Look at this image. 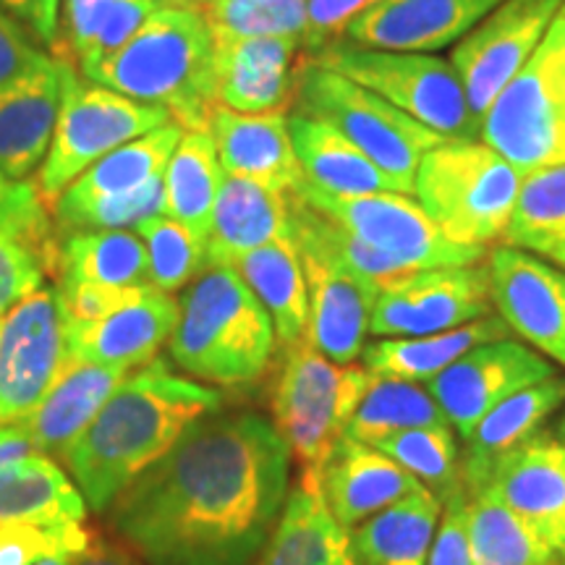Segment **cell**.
Here are the masks:
<instances>
[{"label":"cell","instance_id":"obj_59","mask_svg":"<svg viewBox=\"0 0 565 565\" xmlns=\"http://www.w3.org/2000/svg\"><path fill=\"white\" fill-rule=\"evenodd\" d=\"M557 561H561V565H565V545L561 547V553H557Z\"/></svg>","mask_w":565,"mask_h":565},{"label":"cell","instance_id":"obj_9","mask_svg":"<svg viewBox=\"0 0 565 565\" xmlns=\"http://www.w3.org/2000/svg\"><path fill=\"white\" fill-rule=\"evenodd\" d=\"M171 113L147 105L95 82H82L74 63L66 61V87L51 150L40 168L38 194L45 207L97 160L160 126L171 124Z\"/></svg>","mask_w":565,"mask_h":565},{"label":"cell","instance_id":"obj_56","mask_svg":"<svg viewBox=\"0 0 565 565\" xmlns=\"http://www.w3.org/2000/svg\"><path fill=\"white\" fill-rule=\"evenodd\" d=\"M79 557H68V555H55V557H45V561L34 563V565H76Z\"/></svg>","mask_w":565,"mask_h":565},{"label":"cell","instance_id":"obj_8","mask_svg":"<svg viewBox=\"0 0 565 565\" xmlns=\"http://www.w3.org/2000/svg\"><path fill=\"white\" fill-rule=\"evenodd\" d=\"M312 63L372 89L445 139L482 141V121L471 110L461 76L448 61L427 53L374 51L333 42L312 55Z\"/></svg>","mask_w":565,"mask_h":565},{"label":"cell","instance_id":"obj_36","mask_svg":"<svg viewBox=\"0 0 565 565\" xmlns=\"http://www.w3.org/2000/svg\"><path fill=\"white\" fill-rule=\"evenodd\" d=\"M58 282L134 288L152 286L150 257L137 231H71L58 249Z\"/></svg>","mask_w":565,"mask_h":565},{"label":"cell","instance_id":"obj_32","mask_svg":"<svg viewBox=\"0 0 565 565\" xmlns=\"http://www.w3.org/2000/svg\"><path fill=\"white\" fill-rule=\"evenodd\" d=\"M87 503L51 456L32 454L0 469V526L84 521Z\"/></svg>","mask_w":565,"mask_h":565},{"label":"cell","instance_id":"obj_39","mask_svg":"<svg viewBox=\"0 0 565 565\" xmlns=\"http://www.w3.org/2000/svg\"><path fill=\"white\" fill-rule=\"evenodd\" d=\"M419 427H450L427 387L408 383V380L372 374L370 387L353 408L351 419L345 422L343 437L377 445L385 437Z\"/></svg>","mask_w":565,"mask_h":565},{"label":"cell","instance_id":"obj_16","mask_svg":"<svg viewBox=\"0 0 565 565\" xmlns=\"http://www.w3.org/2000/svg\"><path fill=\"white\" fill-rule=\"evenodd\" d=\"M498 315L529 345L565 366V270L515 246H498L487 259Z\"/></svg>","mask_w":565,"mask_h":565},{"label":"cell","instance_id":"obj_62","mask_svg":"<svg viewBox=\"0 0 565 565\" xmlns=\"http://www.w3.org/2000/svg\"><path fill=\"white\" fill-rule=\"evenodd\" d=\"M194 3H200V0H194Z\"/></svg>","mask_w":565,"mask_h":565},{"label":"cell","instance_id":"obj_34","mask_svg":"<svg viewBox=\"0 0 565 565\" xmlns=\"http://www.w3.org/2000/svg\"><path fill=\"white\" fill-rule=\"evenodd\" d=\"M58 249L61 242L40 194L0 225V317L45 286L47 275L58 270Z\"/></svg>","mask_w":565,"mask_h":565},{"label":"cell","instance_id":"obj_44","mask_svg":"<svg viewBox=\"0 0 565 565\" xmlns=\"http://www.w3.org/2000/svg\"><path fill=\"white\" fill-rule=\"evenodd\" d=\"M95 545V536L82 521L42 526L9 524L0 526V565H34L45 557H82Z\"/></svg>","mask_w":565,"mask_h":565},{"label":"cell","instance_id":"obj_5","mask_svg":"<svg viewBox=\"0 0 565 565\" xmlns=\"http://www.w3.org/2000/svg\"><path fill=\"white\" fill-rule=\"evenodd\" d=\"M521 183L524 175L492 147L445 139L422 158L414 194L450 242L487 249L505 238Z\"/></svg>","mask_w":565,"mask_h":565},{"label":"cell","instance_id":"obj_19","mask_svg":"<svg viewBox=\"0 0 565 565\" xmlns=\"http://www.w3.org/2000/svg\"><path fill=\"white\" fill-rule=\"evenodd\" d=\"M505 0H380L345 30L353 45L433 53L463 40Z\"/></svg>","mask_w":565,"mask_h":565},{"label":"cell","instance_id":"obj_51","mask_svg":"<svg viewBox=\"0 0 565 565\" xmlns=\"http://www.w3.org/2000/svg\"><path fill=\"white\" fill-rule=\"evenodd\" d=\"M108 0H63V30H66V40H63V55L55 58L68 61V55H79L82 45L87 42L92 26H95L97 17H100Z\"/></svg>","mask_w":565,"mask_h":565},{"label":"cell","instance_id":"obj_1","mask_svg":"<svg viewBox=\"0 0 565 565\" xmlns=\"http://www.w3.org/2000/svg\"><path fill=\"white\" fill-rule=\"evenodd\" d=\"M291 492V450L254 412H212L108 508L150 565H252Z\"/></svg>","mask_w":565,"mask_h":565},{"label":"cell","instance_id":"obj_24","mask_svg":"<svg viewBox=\"0 0 565 565\" xmlns=\"http://www.w3.org/2000/svg\"><path fill=\"white\" fill-rule=\"evenodd\" d=\"M299 47L286 38H215V105L236 113L286 110Z\"/></svg>","mask_w":565,"mask_h":565},{"label":"cell","instance_id":"obj_60","mask_svg":"<svg viewBox=\"0 0 565 565\" xmlns=\"http://www.w3.org/2000/svg\"><path fill=\"white\" fill-rule=\"evenodd\" d=\"M158 3H175V0H158Z\"/></svg>","mask_w":565,"mask_h":565},{"label":"cell","instance_id":"obj_23","mask_svg":"<svg viewBox=\"0 0 565 565\" xmlns=\"http://www.w3.org/2000/svg\"><path fill=\"white\" fill-rule=\"evenodd\" d=\"M320 490L333 519L345 532H353L366 519L422 490V484L374 445L341 437L320 471Z\"/></svg>","mask_w":565,"mask_h":565},{"label":"cell","instance_id":"obj_17","mask_svg":"<svg viewBox=\"0 0 565 565\" xmlns=\"http://www.w3.org/2000/svg\"><path fill=\"white\" fill-rule=\"evenodd\" d=\"M519 513L555 553L565 545V443L540 433L494 461L482 482ZM471 487V490H477Z\"/></svg>","mask_w":565,"mask_h":565},{"label":"cell","instance_id":"obj_25","mask_svg":"<svg viewBox=\"0 0 565 565\" xmlns=\"http://www.w3.org/2000/svg\"><path fill=\"white\" fill-rule=\"evenodd\" d=\"M291 194L225 175L207 233V265L236 267L259 246L291 238Z\"/></svg>","mask_w":565,"mask_h":565},{"label":"cell","instance_id":"obj_48","mask_svg":"<svg viewBox=\"0 0 565 565\" xmlns=\"http://www.w3.org/2000/svg\"><path fill=\"white\" fill-rule=\"evenodd\" d=\"M380 0H307L309 17V45L307 47H324L330 40L341 38L345 30L377 6Z\"/></svg>","mask_w":565,"mask_h":565},{"label":"cell","instance_id":"obj_52","mask_svg":"<svg viewBox=\"0 0 565 565\" xmlns=\"http://www.w3.org/2000/svg\"><path fill=\"white\" fill-rule=\"evenodd\" d=\"M32 454H38V450H34L30 435L24 433L19 422L0 424V469Z\"/></svg>","mask_w":565,"mask_h":565},{"label":"cell","instance_id":"obj_27","mask_svg":"<svg viewBox=\"0 0 565 565\" xmlns=\"http://www.w3.org/2000/svg\"><path fill=\"white\" fill-rule=\"evenodd\" d=\"M288 131H291L303 181L312 183L320 192L341 196L401 192L391 175L380 171L356 145H351L341 131L320 118L294 113L288 118Z\"/></svg>","mask_w":565,"mask_h":565},{"label":"cell","instance_id":"obj_15","mask_svg":"<svg viewBox=\"0 0 565 565\" xmlns=\"http://www.w3.org/2000/svg\"><path fill=\"white\" fill-rule=\"evenodd\" d=\"M553 374L555 366L545 356L513 338H505L463 353L456 364L424 383V387L443 408L456 435L469 440L477 424L494 406Z\"/></svg>","mask_w":565,"mask_h":565},{"label":"cell","instance_id":"obj_63","mask_svg":"<svg viewBox=\"0 0 565 565\" xmlns=\"http://www.w3.org/2000/svg\"><path fill=\"white\" fill-rule=\"evenodd\" d=\"M204 3H207V0H204Z\"/></svg>","mask_w":565,"mask_h":565},{"label":"cell","instance_id":"obj_31","mask_svg":"<svg viewBox=\"0 0 565 565\" xmlns=\"http://www.w3.org/2000/svg\"><path fill=\"white\" fill-rule=\"evenodd\" d=\"M443 503L427 487L385 508L351 536L353 565H427Z\"/></svg>","mask_w":565,"mask_h":565},{"label":"cell","instance_id":"obj_7","mask_svg":"<svg viewBox=\"0 0 565 565\" xmlns=\"http://www.w3.org/2000/svg\"><path fill=\"white\" fill-rule=\"evenodd\" d=\"M294 89L299 113L341 131L380 171L391 175L404 194H414L424 154L445 141L440 134L414 121L372 89L312 61L296 74Z\"/></svg>","mask_w":565,"mask_h":565},{"label":"cell","instance_id":"obj_61","mask_svg":"<svg viewBox=\"0 0 565 565\" xmlns=\"http://www.w3.org/2000/svg\"><path fill=\"white\" fill-rule=\"evenodd\" d=\"M0 328H3V317H0Z\"/></svg>","mask_w":565,"mask_h":565},{"label":"cell","instance_id":"obj_29","mask_svg":"<svg viewBox=\"0 0 565 565\" xmlns=\"http://www.w3.org/2000/svg\"><path fill=\"white\" fill-rule=\"evenodd\" d=\"M565 404V377L542 380L513 393L503 404H498L482 422L477 424L475 433L469 435L466 450L461 456V479L463 490H471L482 482L487 469L498 461L500 456L513 450L515 445L526 443L529 437L540 435L550 416Z\"/></svg>","mask_w":565,"mask_h":565},{"label":"cell","instance_id":"obj_46","mask_svg":"<svg viewBox=\"0 0 565 565\" xmlns=\"http://www.w3.org/2000/svg\"><path fill=\"white\" fill-rule=\"evenodd\" d=\"M58 296L66 322H95L126 307L137 299L150 286L134 288H113V286H95V282H58Z\"/></svg>","mask_w":565,"mask_h":565},{"label":"cell","instance_id":"obj_42","mask_svg":"<svg viewBox=\"0 0 565 565\" xmlns=\"http://www.w3.org/2000/svg\"><path fill=\"white\" fill-rule=\"evenodd\" d=\"M212 38H286L309 45L307 0H207Z\"/></svg>","mask_w":565,"mask_h":565},{"label":"cell","instance_id":"obj_47","mask_svg":"<svg viewBox=\"0 0 565 565\" xmlns=\"http://www.w3.org/2000/svg\"><path fill=\"white\" fill-rule=\"evenodd\" d=\"M427 565H475L469 547V498L463 487L443 503Z\"/></svg>","mask_w":565,"mask_h":565},{"label":"cell","instance_id":"obj_45","mask_svg":"<svg viewBox=\"0 0 565 565\" xmlns=\"http://www.w3.org/2000/svg\"><path fill=\"white\" fill-rule=\"evenodd\" d=\"M158 0H108L100 17H97L95 26H92L87 42L82 45L76 63L82 71H87L116 53L118 47L126 45L134 32L145 24L152 11H158Z\"/></svg>","mask_w":565,"mask_h":565},{"label":"cell","instance_id":"obj_49","mask_svg":"<svg viewBox=\"0 0 565 565\" xmlns=\"http://www.w3.org/2000/svg\"><path fill=\"white\" fill-rule=\"evenodd\" d=\"M0 9L6 17L19 21L32 40H40L53 51L58 47L63 0H0Z\"/></svg>","mask_w":565,"mask_h":565},{"label":"cell","instance_id":"obj_54","mask_svg":"<svg viewBox=\"0 0 565 565\" xmlns=\"http://www.w3.org/2000/svg\"><path fill=\"white\" fill-rule=\"evenodd\" d=\"M76 565H141L134 561L129 553H124V550L113 547V545H105V542H95L87 553H84Z\"/></svg>","mask_w":565,"mask_h":565},{"label":"cell","instance_id":"obj_58","mask_svg":"<svg viewBox=\"0 0 565 565\" xmlns=\"http://www.w3.org/2000/svg\"><path fill=\"white\" fill-rule=\"evenodd\" d=\"M553 433H555L557 437H561V440L565 443V414L561 416V419H557V424H555V429H553Z\"/></svg>","mask_w":565,"mask_h":565},{"label":"cell","instance_id":"obj_40","mask_svg":"<svg viewBox=\"0 0 565 565\" xmlns=\"http://www.w3.org/2000/svg\"><path fill=\"white\" fill-rule=\"evenodd\" d=\"M505 246L536 252L542 257L565 246V162L524 175Z\"/></svg>","mask_w":565,"mask_h":565},{"label":"cell","instance_id":"obj_33","mask_svg":"<svg viewBox=\"0 0 565 565\" xmlns=\"http://www.w3.org/2000/svg\"><path fill=\"white\" fill-rule=\"evenodd\" d=\"M236 270L263 301L282 349L301 341L309 322V291L294 238H280L249 252L238 259Z\"/></svg>","mask_w":565,"mask_h":565},{"label":"cell","instance_id":"obj_6","mask_svg":"<svg viewBox=\"0 0 565 565\" xmlns=\"http://www.w3.org/2000/svg\"><path fill=\"white\" fill-rule=\"evenodd\" d=\"M370 383L366 366L330 362L307 338L282 349L273 424L299 461L301 479L320 482L322 466Z\"/></svg>","mask_w":565,"mask_h":565},{"label":"cell","instance_id":"obj_55","mask_svg":"<svg viewBox=\"0 0 565 565\" xmlns=\"http://www.w3.org/2000/svg\"><path fill=\"white\" fill-rule=\"evenodd\" d=\"M550 32H555L557 40H561L563 45H565V3H563V9L557 11V17H555L553 24H550Z\"/></svg>","mask_w":565,"mask_h":565},{"label":"cell","instance_id":"obj_10","mask_svg":"<svg viewBox=\"0 0 565 565\" xmlns=\"http://www.w3.org/2000/svg\"><path fill=\"white\" fill-rule=\"evenodd\" d=\"M482 139L521 175L565 162V45L555 32L494 97Z\"/></svg>","mask_w":565,"mask_h":565},{"label":"cell","instance_id":"obj_37","mask_svg":"<svg viewBox=\"0 0 565 565\" xmlns=\"http://www.w3.org/2000/svg\"><path fill=\"white\" fill-rule=\"evenodd\" d=\"M183 137L179 124H166L145 137L126 141L97 160L89 171H84L71 186L58 196L53 207H71V204H82L92 200H103V196H118L134 192L141 183L150 181L152 175L166 173L168 160Z\"/></svg>","mask_w":565,"mask_h":565},{"label":"cell","instance_id":"obj_57","mask_svg":"<svg viewBox=\"0 0 565 565\" xmlns=\"http://www.w3.org/2000/svg\"><path fill=\"white\" fill-rule=\"evenodd\" d=\"M550 263H553V265H557V267H563V270H565V246H563V249H557V252H553V254H550Z\"/></svg>","mask_w":565,"mask_h":565},{"label":"cell","instance_id":"obj_26","mask_svg":"<svg viewBox=\"0 0 565 565\" xmlns=\"http://www.w3.org/2000/svg\"><path fill=\"white\" fill-rule=\"evenodd\" d=\"M126 377L129 372L118 366L79 362L68 356L45 398L24 419H19L34 450L42 456H58L95 419Z\"/></svg>","mask_w":565,"mask_h":565},{"label":"cell","instance_id":"obj_30","mask_svg":"<svg viewBox=\"0 0 565 565\" xmlns=\"http://www.w3.org/2000/svg\"><path fill=\"white\" fill-rule=\"evenodd\" d=\"M511 338V328L503 317L487 315L482 320L461 324L445 333L419 335V338H383L364 345V366L377 377L408 380V383H429L437 374L456 364L463 353L477 345L505 341Z\"/></svg>","mask_w":565,"mask_h":565},{"label":"cell","instance_id":"obj_50","mask_svg":"<svg viewBox=\"0 0 565 565\" xmlns=\"http://www.w3.org/2000/svg\"><path fill=\"white\" fill-rule=\"evenodd\" d=\"M42 55L45 53L34 45L30 34L0 11V87L17 79L26 68H32Z\"/></svg>","mask_w":565,"mask_h":565},{"label":"cell","instance_id":"obj_2","mask_svg":"<svg viewBox=\"0 0 565 565\" xmlns=\"http://www.w3.org/2000/svg\"><path fill=\"white\" fill-rule=\"evenodd\" d=\"M223 408L215 387L179 377L162 359L139 366L58 458L84 503L108 513L126 487L158 463L204 414Z\"/></svg>","mask_w":565,"mask_h":565},{"label":"cell","instance_id":"obj_41","mask_svg":"<svg viewBox=\"0 0 565 565\" xmlns=\"http://www.w3.org/2000/svg\"><path fill=\"white\" fill-rule=\"evenodd\" d=\"M404 466L422 487H427L440 503L461 490V456H458L454 427H419L391 435L374 445Z\"/></svg>","mask_w":565,"mask_h":565},{"label":"cell","instance_id":"obj_13","mask_svg":"<svg viewBox=\"0 0 565 565\" xmlns=\"http://www.w3.org/2000/svg\"><path fill=\"white\" fill-rule=\"evenodd\" d=\"M68 362L66 315L55 286L24 296L0 328V424L24 419Z\"/></svg>","mask_w":565,"mask_h":565},{"label":"cell","instance_id":"obj_28","mask_svg":"<svg viewBox=\"0 0 565 565\" xmlns=\"http://www.w3.org/2000/svg\"><path fill=\"white\" fill-rule=\"evenodd\" d=\"M257 565H353L351 536L324 505L320 482L299 479L288 492Z\"/></svg>","mask_w":565,"mask_h":565},{"label":"cell","instance_id":"obj_21","mask_svg":"<svg viewBox=\"0 0 565 565\" xmlns=\"http://www.w3.org/2000/svg\"><path fill=\"white\" fill-rule=\"evenodd\" d=\"M181 317L173 294L150 286L145 294L95 322H66L68 356L129 372L150 364L171 341Z\"/></svg>","mask_w":565,"mask_h":565},{"label":"cell","instance_id":"obj_53","mask_svg":"<svg viewBox=\"0 0 565 565\" xmlns=\"http://www.w3.org/2000/svg\"><path fill=\"white\" fill-rule=\"evenodd\" d=\"M38 196V189L26 181H11L0 173V225L9 223L26 202Z\"/></svg>","mask_w":565,"mask_h":565},{"label":"cell","instance_id":"obj_12","mask_svg":"<svg viewBox=\"0 0 565 565\" xmlns=\"http://www.w3.org/2000/svg\"><path fill=\"white\" fill-rule=\"evenodd\" d=\"M494 312L487 265L429 267L380 282L370 333L419 338L456 330Z\"/></svg>","mask_w":565,"mask_h":565},{"label":"cell","instance_id":"obj_35","mask_svg":"<svg viewBox=\"0 0 565 565\" xmlns=\"http://www.w3.org/2000/svg\"><path fill=\"white\" fill-rule=\"evenodd\" d=\"M225 181L210 131H183L162 175V215L207 242L212 212Z\"/></svg>","mask_w":565,"mask_h":565},{"label":"cell","instance_id":"obj_22","mask_svg":"<svg viewBox=\"0 0 565 565\" xmlns=\"http://www.w3.org/2000/svg\"><path fill=\"white\" fill-rule=\"evenodd\" d=\"M207 131L225 175L294 192L303 173L294 152L286 110L236 113L215 105Z\"/></svg>","mask_w":565,"mask_h":565},{"label":"cell","instance_id":"obj_4","mask_svg":"<svg viewBox=\"0 0 565 565\" xmlns=\"http://www.w3.org/2000/svg\"><path fill=\"white\" fill-rule=\"evenodd\" d=\"M168 343L173 364L202 383L249 387L265 377L278 338L263 301L236 267L207 265L183 294Z\"/></svg>","mask_w":565,"mask_h":565},{"label":"cell","instance_id":"obj_38","mask_svg":"<svg viewBox=\"0 0 565 565\" xmlns=\"http://www.w3.org/2000/svg\"><path fill=\"white\" fill-rule=\"evenodd\" d=\"M475 565H561L553 547L490 487L466 490Z\"/></svg>","mask_w":565,"mask_h":565},{"label":"cell","instance_id":"obj_14","mask_svg":"<svg viewBox=\"0 0 565 565\" xmlns=\"http://www.w3.org/2000/svg\"><path fill=\"white\" fill-rule=\"evenodd\" d=\"M563 3L565 0H505L454 47L450 66L461 76L479 121L505 84L532 58Z\"/></svg>","mask_w":565,"mask_h":565},{"label":"cell","instance_id":"obj_3","mask_svg":"<svg viewBox=\"0 0 565 565\" xmlns=\"http://www.w3.org/2000/svg\"><path fill=\"white\" fill-rule=\"evenodd\" d=\"M89 82L171 113L183 131H207L215 108V38L204 6H160L126 45L82 71Z\"/></svg>","mask_w":565,"mask_h":565},{"label":"cell","instance_id":"obj_18","mask_svg":"<svg viewBox=\"0 0 565 565\" xmlns=\"http://www.w3.org/2000/svg\"><path fill=\"white\" fill-rule=\"evenodd\" d=\"M66 87V61L42 55L0 87V173L26 181L47 158Z\"/></svg>","mask_w":565,"mask_h":565},{"label":"cell","instance_id":"obj_20","mask_svg":"<svg viewBox=\"0 0 565 565\" xmlns=\"http://www.w3.org/2000/svg\"><path fill=\"white\" fill-rule=\"evenodd\" d=\"M299 257L309 291V322L303 338L330 362L353 364L364 351L380 286L322 254L299 252Z\"/></svg>","mask_w":565,"mask_h":565},{"label":"cell","instance_id":"obj_43","mask_svg":"<svg viewBox=\"0 0 565 565\" xmlns=\"http://www.w3.org/2000/svg\"><path fill=\"white\" fill-rule=\"evenodd\" d=\"M134 231L147 246L150 282L158 291H179L207 267V242L173 217L154 215Z\"/></svg>","mask_w":565,"mask_h":565},{"label":"cell","instance_id":"obj_11","mask_svg":"<svg viewBox=\"0 0 565 565\" xmlns=\"http://www.w3.org/2000/svg\"><path fill=\"white\" fill-rule=\"evenodd\" d=\"M309 207L341 225L372 249L385 254L404 270H429V267L479 265L487 249L450 242L433 223L419 202L401 192L374 194H324L301 179L294 189Z\"/></svg>","mask_w":565,"mask_h":565}]
</instances>
